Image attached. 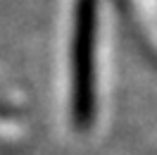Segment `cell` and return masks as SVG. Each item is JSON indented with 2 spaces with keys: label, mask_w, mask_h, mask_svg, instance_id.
I'll list each match as a JSON object with an SVG mask.
<instances>
[{
  "label": "cell",
  "mask_w": 157,
  "mask_h": 155,
  "mask_svg": "<svg viewBox=\"0 0 157 155\" xmlns=\"http://www.w3.org/2000/svg\"><path fill=\"white\" fill-rule=\"evenodd\" d=\"M93 48L95 0H78L74 34V117L78 126H88L93 117Z\"/></svg>",
  "instance_id": "6da1fadb"
}]
</instances>
